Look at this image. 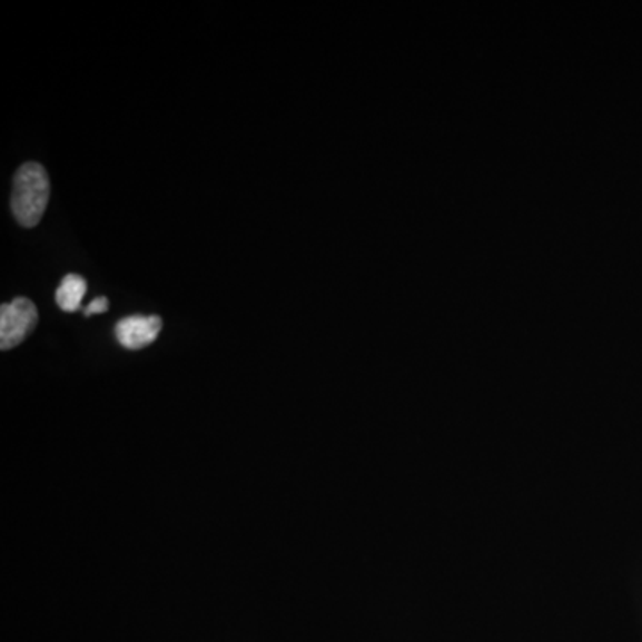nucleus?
Wrapping results in <instances>:
<instances>
[{"label": "nucleus", "mask_w": 642, "mask_h": 642, "mask_svg": "<svg viewBox=\"0 0 642 642\" xmlns=\"http://www.w3.org/2000/svg\"><path fill=\"white\" fill-rule=\"evenodd\" d=\"M50 180L40 162H26L14 174L11 209L22 227H37L46 213Z\"/></svg>", "instance_id": "f257e3e1"}, {"label": "nucleus", "mask_w": 642, "mask_h": 642, "mask_svg": "<svg viewBox=\"0 0 642 642\" xmlns=\"http://www.w3.org/2000/svg\"><path fill=\"white\" fill-rule=\"evenodd\" d=\"M38 324V309L29 298H14L0 309V348L11 350L26 342Z\"/></svg>", "instance_id": "f03ea898"}, {"label": "nucleus", "mask_w": 642, "mask_h": 642, "mask_svg": "<svg viewBox=\"0 0 642 642\" xmlns=\"http://www.w3.org/2000/svg\"><path fill=\"white\" fill-rule=\"evenodd\" d=\"M161 327L159 316H129L118 322L117 339L127 350H141L158 339Z\"/></svg>", "instance_id": "7ed1b4c3"}, {"label": "nucleus", "mask_w": 642, "mask_h": 642, "mask_svg": "<svg viewBox=\"0 0 642 642\" xmlns=\"http://www.w3.org/2000/svg\"><path fill=\"white\" fill-rule=\"evenodd\" d=\"M86 289H88V284H86L85 277L68 274L67 277L61 280V286H59L58 292H56V302H58V306L61 307V309L67 310V313H73V310L81 307Z\"/></svg>", "instance_id": "20e7f679"}, {"label": "nucleus", "mask_w": 642, "mask_h": 642, "mask_svg": "<svg viewBox=\"0 0 642 642\" xmlns=\"http://www.w3.org/2000/svg\"><path fill=\"white\" fill-rule=\"evenodd\" d=\"M108 309H109L108 298L99 297L95 298V300L91 302L90 306L86 307L85 315L86 316L102 315V313H106V310Z\"/></svg>", "instance_id": "39448f33"}]
</instances>
